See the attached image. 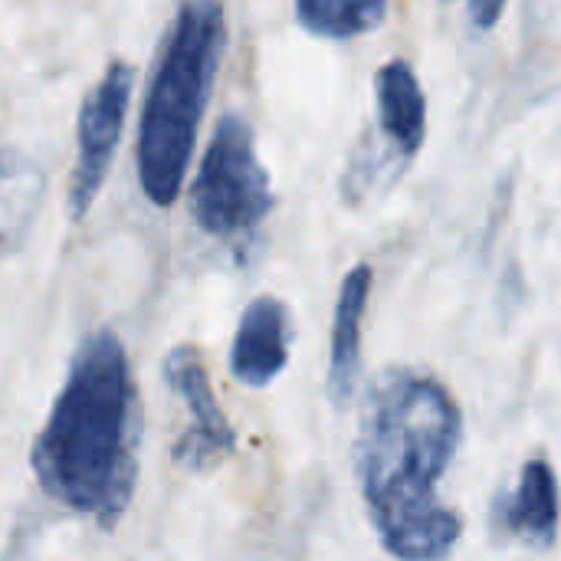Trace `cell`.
<instances>
[{
    "label": "cell",
    "instance_id": "cell-7",
    "mask_svg": "<svg viewBox=\"0 0 561 561\" xmlns=\"http://www.w3.org/2000/svg\"><path fill=\"white\" fill-rule=\"evenodd\" d=\"M289 362V312L279 299H253L237 325L230 368L240 385L266 388Z\"/></svg>",
    "mask_w": 561,
    "mask_h": 561
},
{
    "label": "cell",
    "instance_id": "cell-5",
    "mask_svg": "<svg viewBox=\"0 0 561 561\" xmlns=\"http://www.w3.org/2000/svg\"><path fill=\"white\" fill-rule=\"evenodd\" d=\"M135 89V69L122 59L108 62L79 108V161L69 181V214L82 220L112 168V154L122 141L128 102Z\"/></svg>",
    "mask_w": 561,
    "mask_h": 561
},
{
    "label": "cell",
    "instance_id": "cell-13",
    "mask_svg": "<svg viewBox=\"0 0 561 561\" xmlns=\"http://www.w3.org/2000/svg\"><path fill=\"white\" fill-rule=\"evenodd\" d=\"M470 13L477 16V26H493V23H496V16L503 13V3H490V7H483V3H470Z\"/></svg>",
    "mask_w": 561,
    "mask_h": 561
},
{
    "label": "cell",
    "instance_id": "cell-6",
    "mask_svg": "<svg viewBox=\"0 0 561 561\" xmlns=\"http://www.w3.org/2000/svg\"><path fill=\"white\" fill-rule=\"evenodd\" d=\"M164 378L184 398V404L194 417L191 431L178 440L174 460L191 470H207V467L220 463L224 457H230L237 447V437L210 391V378L201 362V352L191 345L174 348L164 362Z\"/></svg>",
    "mask_w": 561,
    "mask_h": 561
},
{
    "label": "cell",
    "instance_id": "cell-8",
    "mask_svg": "<svg viewBox=\"0 0 561 561\" xmlns=\"http://www.w3.org/2000/svg\"><path fill=\"white\" fill-rule=\"evenodd\" d=\"M559 480H556L552 467L546 460H529L523 467L519 490L513 493V500H506L496 510V523L510 536H516L529 546L549 549L559 539Z\"/></svg>",
    "mask_w": 561,
    "mask_h": 561
},
{
    "label": "cell",
    "instance_id": "cell-4",
    "mask_svg": "<svg viewBox=\"0 0 561 561\" xmlns=\"http://www.w3.org/2000/svg\"><path fill=\"white\" fill-rule=\"evenodd\" d=\"M191 210L201 230L214 237L253 233L273 210L270 174L256 154L247 118H220L191 187Z\"/></svg>",
    "mask_w": 561,
    "mask_h": 561
},
{
    "label": "cell",
    "instance_id": "cell-12",
    "mask_svg": "<svg viewBox=\"0 0 561 561\" xmlns=\"http://www.w3.org/2000/svg\"><path fill=\"white\" fill-rule=\"evenodd\" d=\"M385 0H302L296 3L299 23L329 39H348L375 30L385 20Z\"/></svg>",
    "mask_w": 561,
    "mask_h": 561
},
{
    "label": "cell",
    "instance_id": "cell-3",
    "mask_svg": "<svg viewBox=\"0 0 561 561\" xmlns=\"http://www.w3.org/2000/svg\"><path fill=\"white\" fill-rule=\"evenodd\" d=\"M224 43V7L184 3L158 53L138 125V178L158 207H171L181 194Z\"/></svg>",
    "mask_w": 561,
    "mask_h": 561
},
{
    "label": "cell",
    "instance_id": "cell-10",
    "mask_svg": "<svg viewBox=\"0 0 561 561\" xmlns=\"http://www.w3.org/2000/svg\"><path fill=\"white\" fill-rule=\"evenodd\" d=\"M375 92H378V118L385 135L398 145L401 154L421 151L427 135V99L421 92L414 69L404 59L388 62L375 76Z\"/></svg>",
    "mask_w": 561,
    "mask_h": 561
},
{
    "label": "cell",
    "instance_id": "cell-1",
    "mask_svg": "<svg viewBox=\"0 0 561 561\" xmlns=\"http://www.w3.org/2000/svg\"><path fill=\"white\" fill-rule=\"evenodd\" d=\"M463 437L450 391L414 371H388L362 414L355 467L385 549L401 561H444L463 523L437 500Z\"/></svg>",
    "mask_w": 561,
    "mask_h": 561
},
{
    "label": "cell",
    "instance_id": "cell-9",
    "mask_svg": "<svg viewBox=\"0 0 561 561\" xmlns=\"http://www.w3.org/2000/svg\"><path fill=\"white\" fill-rule=\"evenodd\" d=\"M371 293V266L362 263L342 279L335 322H332V352H329V391L342 404L355 394L362 371V325Z\"/></svg>",
    "mask_w": 561,
    "mask_h": 561
},
{
    "label": "cell",
    "instance_id": "cell-11",
    "mask_svg": "<svg viewBox=\"0 0 561 561\" xmlns=\"http://www.w3.org/2000/svg\"><path fill=\"white\" fill-rule=\"evenodd\" d=\"M43 201V171L39 164L16 151H0V260L16 253L36 220Z\"/></svg>",
    "mask_w": 561,
    "mask_h": 561
},
{
    "label": "cell",
    "instance_id": "cell-2",
    "mask_svg": "<svg viewBox=\"0 0 561 561\" xmlns=\"http://www.w3.org/2000/svg\"><path fill=\"white\" fill-rule=\"evenodd\" d=\"M141 404L131 362L102 329L76 352L66 385L33 444L30 463L43 493L112 529L138 483Z\"/></svg>",
    "mask_w": 561,
    "mask_h": 561
}]
</instances>
